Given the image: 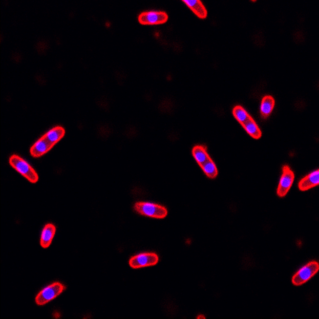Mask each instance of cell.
I'll list each match as a JSON object with an SVG mask.
<instances>
[{
  "label": "cell",
  "mask_w": 319,
  "mask_h": 319,
  "mask_svg": "<svg viewBox=\"0 0 319 319\" xmlns=\"http://www.w3.org/2000/svg\"><path fill=\"white\" fill-rule=\"evenodd\" d=\"M195 16L201 20H205L208 17V11L200 0H183L182 1Z\"/></svg>",
  "instance_id": "obj_10"
},
{
  "label": "cell",
  "mask_w": 319,
  "mask_h": 319,
  "mask_svg": "<svg viewBox=\"0 0 319 319\" xmlns=\"http://www.w3.org/2000/svg\"><path fill=\"white\" fill-rule=\"evenodd\" d=\"M319 184V170L311 171L298 182V189L300 191H308L313 188L317 187Z\"/></svg>",
  "instance_id": "obj_8"
},
{
  "label": "cell",
  "mask_w": 319,
  "mask_h": 319,
  "mask_svg": "<svg viewBox=\"0 0 319 319\" xmlns=\"http://www.w3.org/2000/svg\"><path fill=\"white\" fill-rule=\"evenodd\" d=\"M56 228L52 224H47L42 232L40 245L42 248H48L52 243L53 238L55 236Z\"/></svg>",
  "instance_id": "obj_11"
},
{
  "label": "cell",
  "mask_w": 319,
  "mask_h": 319,
  "mask_svg": "<svg viewBox=\"0 0 319 319\" xmlns=\"http://www.w3.org/2000/svg\"><path fill=\"white\" fill-rule=\"evenodd\" d=\"M158 262L159 257L156 253L148 252V253H141L131 257L128 263L133 269H138V268L155 266Z\"/></svg>",
  "instance_id": "obj_5"
},
{
  "label": "cell",
  "mask_w": 319,
  "mask_h": 319,
  "mask_svg": "<svg viewBox=\"0 0 319 319\" xmlns=\"http://www.w3.org/2000/svg\"><path fill=\"white\" fill-rule=\"evenodd\" d=\"M191 153H192V156H193L195 161L200 166L204 165L205 162L211 159L209 152H208V148L205 146L199 145V146H194L191 150Z\"/></svg>",
  "instance_id": "obj_13"
},
{
  "label": "cell",
  "mask_w": 319,
  "mask_h": 319,
  "mask_svg": "<svg viewBox=\"0 0 319 319\" xmlns=\"http://www.w3.org/2000/svg\"><path fill=\"white\" fill-rule=\"evenodd\" d=\"M319 271V264L317 261H311L294 275L292 283L295 286H301L311 279Z\"/></svg>",
  "instance_id": "obj_4"
},
{
  "label": "cell",
  "mask_w": 319,
  "mask_h": 319,
  "mask_svg": "<svg viewBox=\"0 0 319 319\" xmlns=\"http://www.w3.org/2000/svg\"><path fill=\"white\" fill-rule=\"evenodd\" d=\"M276 100L272 95H266L262 98L260 104V116L263 119H267L273 112Z\"/></svg>",
  "instance_id": "obj_12"
},
{
  "label": "cell",
  "mask_w": 319,
  "mask_h": 319,
  "mask_svg": "<svg viewBox=\"0 0 319 319\" xmlns=\"http://www.w3.org/2000/svg\"><path fill=\"white\" fill-rule=\"evenodd\" d=\"M242 126L244 128V130L248 132V134H249L253 139L258 140L262 137V131L252 117L247 121L244 124L242 125Z\"/></svg>",
  "instance_id": "obj_15"
},
{
  "label": "cell",
  "mask_w": 319,
  "mask_h": 319,
  "mask_svg": "<svg viewBox=\"0 0 319 319\" xmlns=\"http://www.w3.org/2000/svg\"><path fill=\"white\" fill-rule=\"evenodd\" d=\"M169 16L165 11H145L138 16V22L141 25H161L167 22Z\"/></svg>",
  "instance_id": "obj_7"
},
{
  "label": "cell",
  "mask_w": 319,
  "mask_h": 319,
  "mask_svg": "<svg viewBox=\"0 0 319 319\" xmlns=\"http://www.w3.org/2000/svg\"><path fill=\"white\" fill-rule=\"evenodd\" d=\"M65 286L61 282H54L52 284L43 289L35 298V302L39 306H43L45 304L55 299V298L65 291Z\"/></svg>",
  "instance_id": "obj_3"
},
{
  "label": "cell",
  "mask_w": 319,
  "mask_h": 319,
  "mask_svg": "<svg viewBox=\"0 0 319 319\" xmlns=\"http://www.w3.org/2000/svg\"><path fill=\"white\" fill-rule=\"evenodd\" d=\"M282 170V176L277 189V195L280 198L285 197L287 195L295 180V173L289 165H284Z\"/></svg>",
  "instance_id": "obj_6"
},
{
  "label": "cell",
  "mask_w": 319,
  "mask_h": 319,
  "mask_svg": "<svg viewBox=\"0 0 319 319\" xmlns=\"http://www.w3.org/2000/svg\"><path fill=\"white\" fill-rule=\"evenodd\" d=\"M9 164L14 170H16L19 173L27 179L32 184L38 182L39 175L37 172L33 169L32 166L22 157L16 154L11 155L9 159Z\"/></svg>",
  "instance_id": "obj_1"
},
{
  "label": "cell",
  "mask_w": 319,
  "mask_h": 319,
  "mask_svg": "<svg viewBox=\"0 0 319 319\" xmlns=\"http://www.w3.org/2000/svg\"><path fill=\"white\" fill-rule=\"evenodd\" d=\"M53 147L54 146L51 145L49 141H46L43 136L31 146L30 152L33 157H39V156L46 154V152H49Z\"/></svg>",
  "instance_id": "obj_9"
},
{
  "label": "cell",
  "mask_w": 319,
  "mask_h": 319,
  "mask_svg": "<svg viewBox=\"0 0 319 319\" xmlns=\"http://www.w3.org/2000/svg\"><path fill=\"white\" fill-rule=\"evenodd\" d=\"M135 212L140 215L154 219H165L168 215L165 207L149 202H137L133 206Z\"/></svg>",
  "instance_id": "obj_2"
},
{
  "label": "cell",
  "mask_w": 319,
  "mask_h": 319,
  "mask_svg": "<svg viewBox=\"0 0 319 319\" xmlns=\"http://www.w3.org/2000/svg\"><path fill=\"white\" fill-rule=\"evenodd\" d=\"M200 168L202 169L204 174L209 178L215 179L217 177L219 171H218V169L216 167V165H215V162L212 160V158L207 161V162H205L204 165H201Z\"/></svg>",
  "instance_id": "obj_16"
},
{
  "label": "cell",
  "mask_w": 319,
  "mask_h": 319,
  "mask_svg": "<svg viewBox=\"0 0 319 319\" xmlns=\"http://www.w3.org/2000/svg\"><path fill=\"white\" fill-rule=\"evenodd\" d=\"M233 113L237 122H239L241 126L252 117V116L250 115L247 110L241 106H235L233 108Z\"/></svg>",
  "instance_id": "obj_17"
},
{
  "label": "cell",
  "mask_w": 319,
  "mask_h": 319,
  "mask_svg": "<svg viewBox=\"0 0 319 319\" xmlns=\"http://www.w3.org/2000/svg\"><path fill=\"white\" fill-rule=\"evenodd\" d=\"M65 136V129L62 126H56L48 131L43 135V137L55 146L60 140Z\"/></svg>",
  "instance_id": "obj_14"
}]
</instances>
